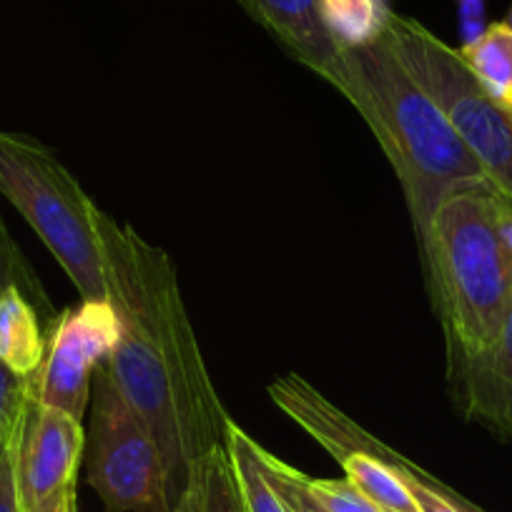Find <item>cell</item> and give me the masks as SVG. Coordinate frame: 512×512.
<instances>
[{
    "mask_svg": "<svg viewBox=\"0 0 512 512\" xmlns=\"http://www.w3.org/2000/svg\"><path fill=\"white\" fill-rule=\"evenodd\" d=\"M108 302L118 342L108 357L123 400L146 422L164 452L176 502L191 470L226 442V415L164 249L101 211Z\"/></svg>",
    "mask_w": 512,
    "mask_h": 512,
    "instance_id": "1",
    "label": "cell"
},
{
    "mask_svg": "<svg viewBox=\"0 0 512 512\" xmlns=\"http://www.w3.org/2000/svg\"><path fill=\"white\" fill-rule=\"evenodd\" d=\"M327 83L357 108L382 146L405 194L417 241L447 194L490 184L442 108L397 61L384 33L367 46L342 48Z\"/></svg>",
    "mask_w": 512,
    "mask_h": 512,
    "instance_id": "2",
    "label": "cell"
},
{
    "mask_svg": "<svg viewBox=\"0 0 512 512\" xmlns=\"http://www.w3.org/2000/svg\"><path fill=\"white\" fill-rule=\"evenodd\" d=\"M505 209L495 186H462L440 201L420 239L450 372L500 342L512 304Z\"/></svg>",
    "mask_w": 512,
    "mask_h": 512,
    "instance_id": "3",
    "label": "cell"
},
{
    "mask_svg": "<svg viewBox=\"0 0 512 512\" xmlns=\"http://www.w3.org/2000/svg\"><path fill=\"white\" fill-rule=\"evenodd\" d=\"M0 194L21 211L83 299H108L101 209L48 146L0 131Z\"/></svg>",
    "mask_w": 512,
    "mask_h": 512,
    "instance_id": "4",
    "label": "cell"
},
{
    "mask_svg": "<svg viewBox=\"0 0 512 512\" xmlns=\"http://www.w3.org/2000/svg\"><path fill=\"white\" fill-rule=\"evenodd\" d=\"M384 41L412 81L442 108L490 184L512 201V113L482 91L457 48L447 46L415 18L392 13Z\"/></svg>",
    "mask_w": 512,
    "mask_h": 512,
    "instance_id": "5",
    "label": "cell"
},
{
    "mask_svg": "<svg viewBox=\"0 0 512 512\" xmlns=\"http://www.w3.org/2000/svg\"><path fill=\"white\" fill-rule=\"evenodd\" d=\"M93 397L88 485L106 512H174L176 495L164 452L118 392L108 359L96 369Z\"/></svg>",
    "mask_w": 512,
    "mask_h": 512,
    "instance_id": "6",
    "label": "cell"
},
{
    "mask_svg": "<svg viewBox=\"0 0 512 512\" xmlns=\"http://www.w3.org/2000/svg\"><path fill=\"white\" fill-rule=\"evenodd\" d=\"M274 405L312 435L342 465L352 482L382 512H420L400 472L382 455V440L344 415L299 374H287L269 384Z\"/></svg>",
    "mask_w": 512,
    "mask_h": 512,
    "instance_id": "7",
    "label": "cell"
},
{
    "mask_svg": "<svg viewBox=\"0 0 512 512\" xmlns=\"http://www.w3.org/2000/svg\"><path fill=\"white\" fill-rule=\"evenodd\" d=\"M118 342V317L108 299H81L53 327L46 359L33 377L36 400L83 420L98 364L111 357Z\"/></svg>",
    "mask_w": 512,
    "mask_h": 512,
    "instance_id": "8",
    "label": "cell"
},
{
    "mask_svg": "<svg viewBox=\"0 0 512 512\" xmlns=\"http://www.w3.org/2000/svg\"><path fill=\"white\" fill-rule=\"evenodd\" d=\"M83 450L86 432L81 420L33 400L21 437L13 447L21 512H36L38 507L76 495Z\"/></svg>",
    "mask_w": 512,
    "mask_h": 512,
    "instance_id": "9",
    "label": "cell"
},
{
    "mask_svg": "<svg viewBox=\"0 0 512 512\" xmlns=\"http://www.w3.org/2000/svg\"><path fill=\"white\" fill-rule=\"evenodd\" d=\"M450 382L467 420L482 422L497 437L512 440V304L495 349L452 369Z\"/></svg>",
    "mask_w": 512,
    "mask_h": 512,
    "instance_id": "10",
    "label": "cell"
},
{
    "mask_svg": "<svg viewBox=\"0 0 512 512\" xmlns=\"http://www.w3.org/2000/svg\"><path fill=\"white\" fill-rule=\"evenodd\" d=\"M294 61L329 81L342 48L329 36L319 0H236Z\"/></svg>",
    "mask_w": 512,
    "mask_h": 512,
    "instance_id": "11",
    "label": "cell"
},
{
    "mask_svg": "<svg viewBox=\"0 0 512 512\" xmlns=\"http://www.w3.org/2000/svg\"><path fill=\"white\" fill-rule=\"evenodd\" d=\"M36 312L16 284L0 289V362L18 377H36L46 359Z\"/></svg>",
    "mask_w": 512,
    "mask_h": 512,
    "instance_id": "12",
    "label": "cell"
},
{
    "mask_svg": "<svg viewBox=\"0 0 512 512\" xmlns=\"http://www.w3.org/2000/svg\"><path fill=\"white\" fill-rule=\"evenodd\" d=\"M174 512H246L226 442L214 447L191 470L189 485L176 502Z\"/></svg>",
    "mask_w": 512,
    "mask_h": 512,
    "instance_id": "13",
    "label": "cell"
},
{
    "mask_svg": "<svg viewBox=\"0 0 512 512\" xmlns=\"http://www.w3.org/2000/svg\"><path fill=\"white\" fill-rule=\"evenodd\" d=\"M457 53L482 91L512 113V28L505 21L490 23L480 38L460 46Z\"/></svg>",
    "mask_w": 512,
    "mask_h": 512,
    "instance_id": "14",
    "label": "cell"
},
{
    "mask_svg": "<svg viewBox=\"0 0 512 512\" xmlns=\"http://www.w3.org/2000/svg\"><path fill=\"white\" fill-rule=\"evenodd\" d=\"M259 460L274 477L287 482L294 492H299L319 512H382L349 480H324V477L304 475V472L294 470L292 465L264 450L262 445H259Z\"/></svg>",
    "mask_w": 512,
    "mask_h": 512,
    "instance_id": "15",
    "label": "cell"
},
{
    "mask_svg": "<svg viewBox=\"0 0 512 512\" xmlns=\"http://www.w3.org/2000/svg\"><path fill=\"white\" fill-rule=\"evenodd\" d=\"M226 450L234 462L246 512H292L259 462V445L234 420L226 422Z\"/></svg>",
    "mask_w": 512,
    "mask_h": 512,
    "instance_id": "16",
    "label": "cell"
},
{
    "mask_svg": "<svg viewBox=\"0 0 512 512\" xmlns=\"http://www.w3.org/2000/svg\"><path fill=\"white\" fill-rule=\"evenodd\" d=\"M319 13L339 48H357L382 38L395 11L387 0H319Z\"/></svg>",
    "mask_w": 512,
    "mask_h": 512,
    "instance_id": "17",
    "label": "cell"
},
{
    "mask_svg": "<svg viewBox=\"0 0 512 512\" xmlns=\"http://www.w3.org/2000/svg\"><path fill=\"white\" fill-rule=\"evenodd\" d=\"M33 400H36L33 377H18L0 362V462L16 447Z\"/></svg>",
    "mask_w": 512,
    "mask_h": 512,
    "instance_id": "18",
    "label": "cell"
},
{
    "mask_svg": "<svg viewBox=\"0 0 512 512\" xmlns=\"http://www.w3.org/2000/svg\"><path fill=\"white\" fill-rule=\"evenodd\" d=\"M487 0H457V18H460L462 46L482 36L487 28Z\"/></svg>",
    "mask_w": 512,
    "mask_h": 512,
    "instance_id": "19",
    "label": "cell"
},
{
    "mask_svg": "<svg viewBox=\"0 0 512 512\" xmlns=\"http://www.w3.org/2000/svg\"><path fill=\"white\" fill-rule=\"evenodd\" d=\"M0 512H21L16 472H13V452L0 462Z\"/></svg>",
    "mask_w": 512,
    "mask_h": 512,
    "instance_id": "20",
    "label": "cell"
},
{
    "mask_svg": "<svg viewBox=\"0 0 512 512\" xmlns=\"http://www.w3.org/2000/svg\"><path fill=\"white\" fill-rule=\"evenodd\" d=\"M259 462H262V460H259ZM262 467H264V465H262ZM264 472H267V477H269V480H272V485L277 487V492H279V495H282L284 500H287V505L292 507V512H319L317 507H312V505H309V502L304 500V497L299 495V492H294L292 487L287 485V482H282V480H279V477H274L272 472L267 470V467H264Z\"/></svg>",
    "mask_w": 512,
    "mask_h": 512,
    "instance_id": "21",
    "label": "cell"
},
{
    "mask_svg": "<svg viewBox=\"0 0 512 512\" xmlns=\"http://www.w3.org/2000/svg\"><path fill=\"white\" fill-rule=\"evenodd\" d=\"M430 480H432V485H435V490L440 492V495L445 497L447 502H452V505H455L460 512H487L485 507H480V505H475V502H472V500H467L465 495H460V492H457V490H452L450 485H445V482H442V480H437L435 475H430Z\"/></svg>",
    "mask_w": 512,
    "mask_h": 512,
    "instance_id": "22",
    "label": "cell"
},
{
    "mask_svg": "<svg viewBox=\"0 0 512 512\" xmlns=\"http://www.w3.org/2000/svg\"><path fill=\"white\" fill-rule=\"evenodd\" d=\"M73 502H76V495H73V497H66V500L51 502V505H43V507H38L36 512H63V510H66L68 505H73Z\"/></svg>",
    "mask_w": 512,
    "mask_h": 512,
    "instance_id": "23",
    "label": "cell"
},
{
    "mask_svg": "<svg viewBox=\"0 0 512 512\" xmlns=\"http://www.w3.org/2000/svg\"><path fill=\"white\" fill-rule=\"evenodd\" d=\"M505 23H507V26L512 28V6H510V11H507V18H505Z\"/></svg>",
    "mask_w": 512,
    "mask_h": 512,
    "instance_id": "24",
    "label": "cell"
}]
</instances>
